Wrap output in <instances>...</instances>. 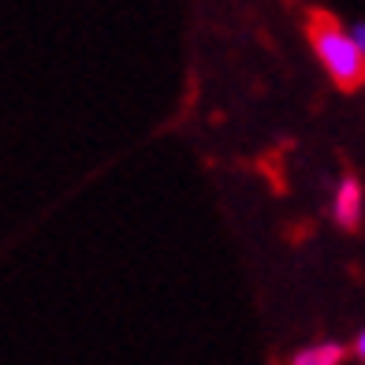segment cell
<instances>
[{"instance_id":"cell-1","label":"cell","mask_w":365,"mask_h":365,"mask_svg":"<svg viewBox=\"0 0 365 365\" xmlns=\"http://www.w3.org/2000/svg\"><path fill=\"white\" fill-rule=\"evenodd\" d=\"M309 41H313V53H317L324 75L339 90H358L365 82V45H358L346 34V26H339L331 15H313Z\"/></svg>"},{"instance_id":"cell-2","label":"cell","mask_w":365,"mask_h":365,"mask_svg":"<svg viewBox=\"0 0 365 365\" xmlns=\"http://www.w3.org/2000/svg\"><path fill=\"white\" fill-rule=\"evenodd\" d=\"M331 220L343 231H361V182L354 175L339 179L336 197H331Z\"/></svg>"},{"instance_id":"cell-3","label":"cell","mask_w":365,"mask_h":365,"mask_svg":"<svg viewBox=\"0 0 365 365\" xmlns=\"http://www.w3.org/2000/svg\"><path fill=\"white\" fill-rule=\"evenodd\" d=\"M346 346L343 343H331V339H321V343H306L287 358V365H343L346 361Z\"/></svg>"},{"instance_id":"cell-4","label":"cell","mask_w":365,"mask_h":365,"mask_svg":"<svg viewBox=\"0 0 365 365\" xmlns=\"http://www.w3.org/2000/svg\"><path fill=\"white\" fill-rule=\"evenodd\" d=\"M354 354H358V361H361V354H365V336H361V331L354 336Z\"/></svg>"}]
</instances>
